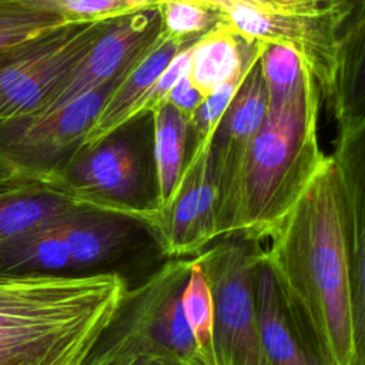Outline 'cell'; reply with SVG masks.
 I'll list each match as a JSON object with an SVG mask.
<instances>
[{
    "instance_id": "10",
    "label": "cell",
    "mask_w": 365,
    "mask_h": 365,
    "mask_svg": "<svg viewBox=\"0 0 365 365\" xmlns=\"http://www.w3.org/2000/svg\"><path fill=\"white\" fill-rule=\"evenodd\" d=\"M133 66L57 111L0 121V158L47 184L77 153L101 107Z\"/></svg>"
},
{
    "instance_id": "4",
    "label": "cell",
    "mask_w": 365,
    "mask_h": 365,
    "mask_svg": "<svg viewBox=\"0 0 365 365\" xmlns=\"http://www.w3.org/2000/svg\"><path fill=\"white\" fill-rule=\"evenodd\" d=\"M191 259H167L151 275L127 288L86 361L123 351H145L180 365H205L181 307Z\"/></svg>"
},
{
    "instance_id": "6",
    "label": "cell",
    "mask_w": 365,
    "mask_h": 365,
    "mask_svg": "<svg viewBox=\"0 0 365 365\" xmlns=\"http://www.w3.org/2000/svg\"><path fill=\"white\" fill-rule=\"evenodd\" d=\"M143 150L118 128L101 143L77 151L48 180V185L80 205L117 212L154 227L157 192L145 181Z\"/></svg>"
},
{
    "instance_id": "8",
    "label": "cell",
    "mask_w": 365,
    "mask_h": 365,
    "mask_svg": "<svg viewBox=\"0 0 365 365\" xmlns=\"http://www.w3.org/2000/svg\"><path fill=\"white\" fill-rule=\"evenodd\" d=\"M262 242L241 235L217 240L198 259L214 301L217 365H268L258 334L252 268Z\"/></svg>"
},
{
    "instance_id": "12",
    "label": "cell",
    "mask_w": 365,
    "mask_h": 365,
    "mask_svg": "<svg viewBox=\"0 0 365 365\" xmlns=\"http://www.w3.org/2000/svg\"><path fill=\"white\" fill-rule=\"evenodd\" d=\"M161 7L153 6L121 16L81 57L33 115H46L97 88L138 61L163 33Z\"/></svg>"
},
{
    "instance_id": "18",
    "label": "cell",
    "mask_w": 365,
    "mask_h": 365,
    "mask_svg": "<svg viewBox=\"0 0 365 365\" xmlns=\"http://www.w3.org/2000/svg\"><path fill=\"white\" fill-rule=\"evenodd\" d=\"M66 194L38 180L0 187V241L43 225L77 207Z\"/></svg>"
},
{
    "instance_id": "13",
    "label": "cell",
    "mask_w": 365,
    "mask_h": 365,
    "mask_svg": "<svg viewBox=\"0 0 365 365\" xmlns=\"http://www.w3.org/2000/svg\"><path fill=\"white\" fill-rule=\"evenodd\" d=\"M212 138L194 143L177 191L158 215L154 234L167 259L192 258L220 238L211 177Z\"/></svg>"
},
{
    "instance_id": "28",
    "label": "cell",
    "mask_w": 365,
    "mask_h": 365,
    "mask_svg": "<svg viewBox=\"0 0 365 365\" xmlns=\"http://www.w3.org/2000/svg\"><path fill=\"white\" fill-rule=\"evenodd\" d=\"M83 365H180L178 362L145 351H123L98 359H88Z\"/></svg>"
},
{
    "instance_id": "15",
    "label": "cell",
    "mask_w": 365,
    "mask_h": 365,
    "mask_svg": "<svg viewBox=\"0 0 365 365\" xmlns=\"http://www.w3.org/2000/svg\"><path fill=\"white\" fill-rule=\"evenodd\" d=\"M201 36L202 34L192 37H178L163 29V33L157 41L131 67L123 81L113 91L110 98L101 107L96 121L84 135L77 151L101 143L118 128L128 124L133 111L147 96L154 83L160 78L170 61L182 48H185Z\"/></svg>"
},
{
    "instance_id": "16",
    "label": "cell",
    "mask_w": 365,
    "mask_h": 365,
    "mask_svg": "<svg viewBox=\"0 0 365 365\" xmlns=\"http://www.w3.org/2000/svg\"><path fill=\"white\" fill-rule=\"evenodd\" d=\"M259 57L257 41H248L218 21L197 41L188 77L205 98L222 83L245 74Z\"/></svg>"
},
{
    "instance_id": "27",
    "label": "cell",
    "mask_w": 365,
    "mask_h": 365,
    "mask_svg": "<svg viewBox=\"0 0 365 365\" xmlns=\"http://www.w3.org/2000/svg\"><path fill=\"white\" fill-rule=\"evenodd\" d=\"M202 101L204 97L192 86L188 74H185L175 83L167 97V103L177 108L184 117H187L188 123L192 118L194 113L198 110V107L202 104Z\"/></svg>"
},
{
    "instance_id": "2",
    "label": "cell",
    "mask_w": 365,
    "mask_h": 365,
    "mask_svg": "<svg viewBox=\"0 0 365 365\" xmlns=\"http://www.w3.org/2000/svg\"><path fill=\"white\" fill-rule=\"evenodd\" d=\"M127 288L108 274H0V365H83Z\"/></svg>"
},
{
    "instance_id": "22",
    "label": "cell",
    "mask_w": 365,
    "mask_h": 365,
    "mask_svg": "<svg viewBox=\"0 0 365 365\" xmlns=\"http://www.w3.org/2000/svg\"><path fill=\"white\" fill-rule=\"evenodd\" d=\"M259 67L267 90V104L291 98L299 88L304 67L294 50L271 43H258Z\"/></svg>"
},
{
    "instance_id": "14",
    "label": "cell",
    "mask_w": 365,
    "mask_h": 365,
    "mask_svg": "<svg viewBox=\"0 0 365 365\" xmlns=\"http://www.w3.org/2000/svg\"><path fill=\"white\" fill-rule=\"evenodd\" d=\"M254 307L268 365H327L295 322L261 247L252 268Z\"/></svg>"
},
{
    "instance_id": "3",
    "label": "cell",
    "mask_w": 365,
    "mask_h": 365,
    "mask_svg": "<svg viewBox=\"0 0 365 365\" xmlns=\"http://www.w3.org/2000/svg\"><path fill=\"white\" fill-rule=\"evenodd\" d=\"M321 106L317 83L305 68L291 98L267 104L244 164L234 234L267 241L319 168L325 158L318 141Z\"/></svg>"
},
{
    "instance_id": "24",
    "label": "cell",
    "mask_w": 365,
    "mask_h": 365,
    "mask_svg": "<svg viewBox=\"0 0 365 365\" xmlns=\"http://www.w3.org/2000/svg\"><path fill=\"white\" fill-rule=\"evenodd\" d=\"M248 73V71H247ZM245 73V74H247ZM245 74L237 76L221 86H218L210 96H207L198 110L190 120V130L194 131V143L214 135L218 123L242 83Z\"/></svg>"
},
{
    "instance_id": "17",
    "label": "cell",
    "mask_w": 365,
    "mask_h": 365,
    "mask_svg": "<svg viewBox=\"0 0 365 365\" xmlns=\"http://www.w3.org/2000/svg\"><path fill=\"white\" fill-rule=\"evenodd\" d=\"M57 218L0 241V274L9 277H77Z\"/></svg>"
},
{
    "instance_id": "7",
    "label": "cell",
    "mask_w": 365,
    "mask_h": 365,
    "mask_svg": "<svg viewBox=\"0 0 365 365\" xmlns=\"http://www.w3.org/2000/svg\"><path fill=\"white\" fill-rule=\"evenodd\" d=\"M118 17L76 20L0 53V121L36 114Z\"/></svg>"
},
{
    "instance_id": "25",
    "label": "cell",
    "mask_w": 365,
    "mask_h": 365,
    "mask_svg": "<svg viewBox=\"0 0 365 365\" xmlns=\"http://www.w3.org/2000/svg\"><path fill=\"white\" fill-rule=\"evenodd\" d=\"M202 37V36H201ZM200 37V38H201ZM197 38L195 41H192L191 44H188L185 48H182L167 66V68L163 71V74L160 76V78L154 83V86L148 90L147 96L141 100V103L135 107V110L133 111L130 121H134L137 118L150 115L154 110L160 108L161 106H164L167 103V97L170 90L175 86V83L184 77L185 74H188L190 70V64H191V56L194 51V47L197 44V41L200 40Z\"/></svg>"
},
{
    "instance_id": "30",
    "label": "cell",
    "mask_w": 365,
    "mask_h": 365,
    "mask_svg": "<svg viewBox=\"0 0 365 365\" xmlns=\"http://www.w3.org/2000/svg\"><path fill=\"white\" fill-rule=\"evenodd\" d=\"M130 3H131V4L134 6V9H137V10L157 6V0H130Z\"/></svg>"
},
{
    "instance_id": "20",
    "label": "cell",
    "mask_w": 365,
    "mask_h": 365,
    "mask_svg": "<svg viewBox=\"0 0 365 365\" xmlns=\"http://www.w3.org/2000/svg\"><path fill=\"white\" fill-rule=\"evenodd\" d=\"M70 21L54 0H0V53Z\"/></svg>"
},
{
    "instance_id": "21",
    "label": "cell",
    "mask_w": 365,
    "mask_h": 365,
    "mask_svg": "<svg viewBox=\"0 0 365 365\" xmlns=\"http://www.w3.org/2000/svg\"><path fill=\"white\" fill-rule=\"evenodd\" d=\"M181 307L205 365H217L214 346V301L205 274L195 257L181 294Z\"/></svg>"
},
{
    "instance_id": "29",
    "label": "cell",
    "mask_w": 365,
    "mask_h": 365,
    "mask_svg": "<svg viewBox=\"0 0 365 365\" xmlns=\"http://www.w3.org/2000/svg\"><path fill=\"white\" fill-rule=\"evenodd\" d=\"M29 177L23 175L20 171H17L11 164H9L7 161L1 160L0 158V187L3 185H9V184H13L16 181H20V180H27ZM33 180V178H30Z\"/></svg>"
},
{
    "instance_id": "1",
    "label": "cell",
    "mask_w": 365,
    "mask_h": 365,
    "mask_svg": "<svg viewBox=\"0 0 365 365\" xmlns=\"http://www.w3.org/2000/svg\"><path fill=\"white\" fill-rule=\"evenodd\" d=\"M364 125L338 133L264 247L288 308L327 365H365Z\"/></svg>"
},
{
    "instance_id": "26",
    "label": "cell",
    "mask_w": 365,
    "mask_h": 365,
    "mask_svg": "<svg viewBox=\"0 0 365 365\" xmlns=\"http://www.w3.org/2000/svg\"><path fill=\"white\" fill-rule=\"evenodd\" d=\"M284 14H324L355 6L352 0H242Z\"/></svg>"
},
{
    "instance_id": "23",
    "label": "cell",
    "mask_w": 365,
    "mask_h": 365,
    "mask_svg": "<svg viewBox=\"0 0 365 365\" xmlns=\"http://www.w3.org/2000/svg\"><path fill=\"white\" fill-rule=\"evenodd\" d=\"M158 6L163 13L164 30L178 37L204 34L220 21L217 13L190 1L167 0Z\"/></svg>"
},
{
    "instance_id": "5",
    "label": "cell",
    "mask_w": 365,
    "mask_h": 365,
    "mask_svg": "<svg viewBox=\"0 0 365 365\" xmlns=\"http://www.w3.org/2000/svg\"><path fill=\"white\" fill-rule=\"evenodd\" d=\"M167 0H157V4ZM218 14L220 21L248 41L288 47L317 83L322 104L335 111L352 29L342 27L354 7L324 14L275 13L242 0H184Z\"/></svg>"
},
{
    "instance_id": "11",
    "label": "cell",
    "mask_w": 365,
    "mask_h": 365,
    "mask_svg": "<svg viewBox=\"0 0 365 365\" xmlns=\"http://www.w3.org/2000/svg\"><path fill=\"white\" fill-rule=\"evenodd\" d=\"M265 113L267 90L257 60L224 111L211 143V177L220 238L234 234L244 164Z\"/></svg>"
},
{
    "instance_id": "9",
    "label": "cell",
    "mask_w": 365,
    "mask_h": 365,
    "mask_svg": "<svg viewBox=\"0 0 365 365\" xmlns=\"http://www.w3.org/2000/svg\"><path fill=\"white\" fill-rule=\"evenodd\" d=\"M57 225L74 275H118L130 288L167 261L151 227L128 215L77 205Z\"/></svg>"
},
{
    "instance_id": "19",
    "label": "cell",
    "mask_w": 365,
    "mask_h": 365,
    "mask_svg": "<svg viewBox=\"0 0 365 365\" xmlns=\"http://www.w3.org/2000/svg\"><path fill=\"white\" fill-rule=\"evenodd\" d=\"M153 161L158 215L171 202L184 165L190 123L177 108L165 103L151 114Z\"/></svg>"
}]
</instances>
